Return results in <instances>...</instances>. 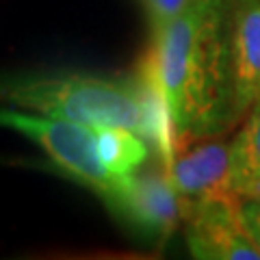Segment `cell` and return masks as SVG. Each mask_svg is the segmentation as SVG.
<instances>
[{"label":"cell","mask_w":260,"mask_h":260,"mask_svg":"<svg viewBox=\"0 0 260 260\" xmlns=\"http://www.w3.org/2000/svg\"><path fill=\"white\" fill-rule=\"evenodd\" d=\"M239 210H241V219L245 223L247 232L251 234V239H254V243L260 249V198L241 200Z\"/></svg>","instance_id":"8fae6325"},{"label":"cell","mask_w":260,"mask_h":260,"mask_svg":"<svg viewBox=\"0 0 260 260\" xmlns=\"http://www.w3.org/2000/svg\"><path fill=\"white\" fill-rule=\"evenodd\" d=\"M0 126L18 130L42 148L54 165L107 202L113 210L130 178H117L100 160L91 126L61 117H35L20 111L0 109Z\"/></svg>","instance_id":"3957f363"},{"label":"cell","mask_w":260,"mask_h":260,"mask_svg":"<svg viewBox=\"0 0 260 260\" xmlns=\"http://www.w3.org/2000/svg\"><path fill=\"white\" fill-rule=\"evenodd\" d=\"M113 213L145 237L167 239L184 221V204L167 176V169L133 174Z\"/></svg>","instance_id":"5b68a950"},{"label":"cell","mask_w":260,"mask_h":260,"mask_svg":"<svg viewBox=\"0 0 260 260\" xmlns=\"http://www.w3.org/2000/svg\"><path fill=\"white\" fill-rule=\"evenodd\" d=\"M5 98L22 109L48 117L80 121L91 128L124 126L154 143L165 169L176 158L172 119L150 65L141 59L133 80L95 76H59L20 80L5 89Z\"/></svg>","instance_id":"7a4b0ae2"},{"label":"cell","mask_w":260,"mask_h":260,"mask_svg":"<svg viewBox=\"0 0 260 260\" xmlns=\"http://www.w3.org/2000/svg\"><path fill=\"white\" fill-rule=\"evenodd\" d=\"M260 182V102L243 117V124L230 141V189L243 198Z\"/></svg>","instance_id":"ba28073f"},{"label":"cell","mask_w":260,"mask_h":260,"mask_svg":"<svg viewBox=\"0 0 260 260\" xmlns=\"http://www.w3.org/2000/svg\"><path fill=\"white\" fill-rule=\"evenodd\" d=\"M241 198L204 202L184 217V241L193 258L260 260V249L241 219Z\"/></svg>","instance_id":"277c9868"},{"label":"cell","mask_w":260,"mask_h":260,"mask_svg":"<svg viewBox=\"0 0 260 260\" xmlns=\"http://www.w3.org/2000/svg\"><path fill=\"white\" fill-rule=\"evenodd\" d=\"M167 176L186 213L204 202L237 198L230 189V143L215 137L195 141L178 152L167 167Z\"/></svg>","instance_id":"8992f818"},{"label":"cell","mask_w":260,"mask_h":260,"mask_svg":"<svg viewBox=\"0 0 260 260\" xmlns=\"http://www.w3.org/2000/svg\"><path fill=\"white\" fill-rule=\"evenodd\" d=\"M232 5L234 0H195L160 35L152 37L143 56L165 98L176 154L237 126Z\"/></svg>","instance_id":"6da1fadb"},{"label":"cell","mask_w":260,"mask_h":260,"mask_svg":"<svg viewBox=\"0 0 260 260\" xmlns=\"http://www.w3.org/2000/svg\"><path fill=\"white\" fill-rule=\"evenodd\" d=\"M247 198H260V182L258 184H254V186H251V189L245 193V195H243V198L241 200H247Z\"/></svg>","instance_id":"7c38bea8"},{"label":"cell","mask_w":260,"mask_h":260,"mask_svg":"<svg viewBox=\"0 0 260 260\" xmlns=\"http://www.w3.org/2000/svg\"><path fill=\"white\" fill-rule=\"evenodd\" d=\"M230 48L234 119L239 124L260 102V0H234Z\"/></svg>","instance_id":"52a82bcc"},{"label":"cell","mask_w":260,"mask_h":260,"mask_svg":"<svg viewBox=\"0 0 260 260\" xmlns=\"http://www.w3.org/2000/svg\"><path fill=\"white\" fill-rule=\"evenodd\" d=\"M195 0H145L152 37L160 35L178 15H182Z\"/></svg>","instance_id":"30bf717a"},{"label":"cell","mask_w":260,"mask_h":260,"mask_svg":"<svg viewBox=\"0 0 260 260\" xmlns=\"http://www.w3.org/2000/svg\"><path fill=\"white\" fill-rule=\"evenodd\" d=\"M93 133L100 160L117 178H130L148 158V145L135 130L124 126H98Z\"/></svg>","instance_id":"9c48e42d"}]
</instances>
